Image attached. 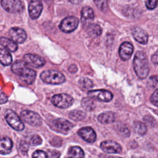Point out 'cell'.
Returning <instances> with one entry per match:
<instances>
[{"label": "cell", "mask_w": 158, "mask_h": 158, "mask_svg": "<svg viewBox=\"0 0 158 158\" xmlns=\"http://www.w3.org/2000/svg\"><path fill=\"white\" fill-rule=\"evenodd\" d=\"M73 99L69 94L62 93L56 94L51 98L52 103L56 107L61 109H67L73 103Z\"/></svg>", "instance_id": "5"}, {"label": "cell", "mask_w": 158, "mask_h": 158, "mask_svg": "<svg viewBox=\"0 0 158 158\" xmlns=\"http://www.w3.org/2000/svg\"><path fill=\"white\" fill-rule=\"evenodd\" d=\"M0 44L4 47L5 49L10 52H15L18 49L17 43L14 42L12 40L5 37L0 38Z\"/></svg>", "instance_id": "19"}, {"label": "cell", "mask_w": 158, "mask_h": 158, "mask_svg": "<svg viewBox=\"0 0 158 158\" xmlns=\"http://www.w3.org/2000/svg\"><path fill=\"white\" fill-rule=\"evenodd\" d=\"M13 143L12 140L4 136H0V154H7L12 151Z\"/></svg>", "instance_id": "17"}, {"label": "cell", "mask_w": 158, "mask_h": 158, "mask_svg": "<svg viewBox=\"0 0 158 158\" xmlns=\"http://www.w3.org/2000/svg\"><path fill=\"white\" fill-rule=\"evenodd\" d=\"M24 62L28 66L33 67H40L45 64L44 59L36 54H26L23 56Z\"/></svg>", "instance_id": "10"}, {"label": "cell", "mask_w": 158, "mask_h": 158, "mask_svg": "<svg viewBox=\"0 0 158 158\" xmlns=\"http://www.w3.org/2000/svg\"><path fill=\"white\" fill-rule=\"evenodd\" d=\"M88 96L92 99L102 102H109L112 100L113 94L109 91L106 89L91 90L88 92Z\"/></svg>", "instance_id": "9"}, {"label": "cell", "mask_w": 158, "mask_h": 158, "mask_svg": "<svg viewBox=\"0 0 158 158\" xmlns=\"http://www.w3.org/2000/svg\"><path fill=\"white\" fill-rule=\"evenodd\" d=\"M151 102L156 106H157L158 104V91L157 89H156L155 91L152 93V94L151 96L150 99Z\"/></svg>", "instance_id": "34"}, {"label": "cell", "mask_w": 158, "mask_h": 158, "mask_svg": "<svg viewBox=\"0 0 158 158\" xmlns=\"http://www.w3.org/2000/svg\"><path fill=\"white\" fill-rule=\"evenodd\" d=\"M77 70H78L77 67L75 65H74V64L70 65L69 66V71L70 73H74L77 72Z\"/></svg>", "instance_id": "37"}, {"label": "cell", "mask_w": 158, "mask_h": 158, "mask_svg": "<svg viewBox=\"0 0 158 158\" xmlns=\"http://www.w3.org/2000/svg\"><path fill=\"white\" fill-rule=\"evenodd\" d=\"M101 149L109 154H118L122 151L121 146L117 142L112 140H106L101 143Z\"/></svg>", "instance_id": "11"}, {"label": "cell", "mask_w": 158, "mask_h": 158, "mask_svg": "<svg viewBox=\"0 0 158 158\" xmlns=\"http://www.w3.org/2000/svg\"><path fill=\"white\" fill-rule=\"evenodd\" d=\"M43 10V4L40 0H31L28 5V12L32 19H38Z\"/></svg>", "instance_id": "12"}, {"label": "cell", "mask_w": 158, "mask_h": 158, "mask_svg": "<svg viewBox=\"0 0 158 158\" xmlns=\"http://www.w3.org/2000/svg\"><path fill=\"white\" fill-rule=\"evenodd\" d=\"M28 146L29 143H28L26 141H22L20 143V149L23 153H26L28 151Z\"/></svg>", "instance_id": "35"}, {"label": "cell", "mask_w": 158, "mask_h": 158, "mask_svg": "<svg viewBox=\"0 0 158 158\" xmlns=\"http://www.w3.org/2000/svg\"><path fill=\"white\" fill-rule=\"evenodd\" d=\"M3 9L10 13H19L23 11L24 6L20 0H1Z\"/></svg>", "instance_id": "6"}, {"label": "cell", "mask_w": 158, "mask_h": 158, "mask_svg": "<svg viewBox=\"0 0 158 158\" xmlns=\"http://www.w3.org/2000/svg\"><path fill=\"white\" fill-rule=\"evenodd\" d=\"M69 2H70L72 4H80L83 0H68Z\"/></svg>", "instance_id": "39"}, {"label": "cell", "mask_w": 158, "mask_h": 158, "mask_svg": "<svg viewBox=\"0 0 158 158\" xmlns=\"http://www.w3.org/2000/svg\"><path fill=\"white\" fill-rule=\"evenodd\" d=\"M5 118L7 123L14 130L17 131H22L24 129V124L19 115L12 110L9 109L6 110Z\"/></svg>", "instance_id": "4"}, {"label": "cell", "mask_w": 158, "mask_h": 158, "mask_svg": "<svg viewBox=\"0 0 158 158\" xmlns=\"http://www.w3.org/2000/svg\"><path fill=\"white\" fill-rule=\"evenodd\" d=\"M53 125L57 131L62 133H67L73 127V125L67 120L59 118L53 121Z\"/></svg>", "instance_id": "15"}, {"label": "cell", "mask_w": 158, "mask_h": 158, "mask_svg": "<svg viewBox=\"0 0 158 158\" xmlns=\"http://www.w3.org/2000/svg\"><path fill=\"white\" fill-rule=\"evenodd\" d=\"M7 101V97L6 95L0 91V104H4Z\"/></svg>", "instance_id": "36"}, {"label": "cell", "mask_w": 158, "mask_h": 158, "mask_svg": "<svg viewBox=\"0 0 158 158\" xmlns=\"http://www.w3.org/2000/svg\"><path fill=\"white\" fill-rule=\"evenodd\" d=\"M134 129L137 133H138L141 135H144L147 131V128H146V125L140 122H135Z\"/></svg>", "instance_id": "27"}, {"label": "cell", "mask_w": 158, "mask_h": 158, "mask_svg": "<svg viewBox=\"0 0 158 158\" xmlns=\"http://www.w3.org/2000/svg\"><path fill=\"white\" fill-rule=\"evenodd\" d=\"M20 116L25 122L31 126L38 127L42 123L41 117L37 113L31 110H24L21 112Z\"/></svg>", "instance_id": "7"}, {"label": "cell", "mask_w": 158, "mask_h": 158, "mask_svg": "<svg viewBox=\"0 0 158 158\" xmlns=\"http://www.w3.org/2000/svg\"><path fill=\"white\" fill-rule=\"evenodd\" d=\"M69 154L71 158H83L85 156L83 149L78 146L71 147L69 150Z\"/></svg>", "instance_id": "24"}, {"label": "cell", "mask_w": 158, "mask_h": 158, "mask_svg": "<svg viewBox=\"0 0 158 158\" xmlns=\"http://www.w3.org/2000/svg\"><path fill=\"white\" fill-rule=\"evenodd\" d=\"M69 158H71V157H69Z\"/></svg>", "instance_id": "41"}, {"label": "cell", "mask_w": 158, "mask_h": 158, "mask_svg": "<svg viewBox=\"0 0 158 158\" xmlns=\"http://www.w3.org/2000/svg\"><path fill=\"white\" fill-rule=\"evenodd\" d=\"M48 157L49 158H59L60 154L59 151L56 150H48Z\"/></svg>", "instance_id": "33"}, {"label": "cell", "mask_w": 158, "mask_h": 158, "mask_svg": "<svg viewBox=\"0 0 158 158\" xmlns=\"http://www.w3.org/2000/svg\"><path fill=\"white\" fill-rule=\"evenodd\" d=\"M69 117L75 121L82 120L85 117V114L81 110H72L69 114Z\"/></svg>", "instance_id": "26"}, {"label": "cell", "mask_w": 158, "mask_h": 158, "mask_svg": "<svg viewBox=\"0 0 158 158\" xmlns=\"http://www.w3.org/2000/svg\"><path fill=\"white\" fill-rule=\"evenodd\" d=\"M97 7L102 12H106L108 9L107 0H94Z\"/></svg>", "instance_id": "29"}, {"label": "cell", "mask_w": 158, "mask_h": 158, "mask_svg": "<svg viewBox=\"0 0 158 158\" xmlns=\"http://www.w3.org/2000/svg\"><path fill=\"white\" fill-rule=\"evenodd\" d=\"M108 158H122V157H115V156H110Z\"/></svg>", "instance_id": "40"}, {"label": "cell", "mask_w": 158, "mask_h": 158, "mask_svg": "<svg viewBox=\"0 0 158 158\" xmlns=\"http://www.w3.org/2000/svg\"><path fill=\"white\" fill-rule=\"evenodd\" d=\"M40 77L45 83L52 85L61 84L65 81V78L62 73L53 70L43 71L41 73Z\"/></svg>", "instance_id": "3"}, {"label": "cell", "mask_w": 158, "mask_h": 158, "mask_svg": "<svg viewBox=\"0 0 158 158\" xmlns=\"http://www.w3.org/2000/svg\"><path fill=\"white\" fill-rule=\"evenodd\" d=\"M9 35L15 43H22L27 38V33L24 30L19 27H12L9 30Z\"/></svg>", "instance_id": "13"}, {"label": "cell", "mask_w": 158, "mask_h": 158, "mask_svg": "<svg viewBox=\"0 0 158 158\" xmlns=\"http://www.w3.org/2000/svg\"><path fill=\"white\" fill-rule=\"evenodd\" d=\"M32 158H48V156L44 151L41 150H36L33 153Z\"/></svg>", "instance_id": "31"}, {"label": "cell", "mask_w": 158, "mask_h": 158, "mask_svg": "<svg viewBox=\"0 0 158 158\" xmlns=\"http://www.w3.org/2000/svg\"><path fill=\"white\" fill-rule=\"evenodd\" d=\"M81 20L83 22H86L91 21L94 19V14L93 9L88 6L83 7L81 10Z\"/></svg>", "instance_id": "22"}, {"label": "cell", "mask_w": 158, "mask_h": 158, "mask_svg": "<svg viewBox=\"0 0 158 158\" xmlns=\"http://www.w3.org/2000/svg\"><path fill=\"white\" fill-rule=\"evenodd\" d=\"M133 52V47L129 42H124L122 43L119 48L118 53L120 58L123 60H128Z\"/></svg>", "instance_id": "16"}, {"label": "cell", "mask_w": 158, "mask_h": 158, "mask_svg": "<svg viewBox=\"0 0 158 158\" xmlns=\"http://www.w3.org/2000/svg\"><path fill=\"white\" fill-rule=\"evenodd\" d=\"M42 143V139L40 136L38 135H33L30 138L29 144L31 146H38L41 144Z\"/></svg>", "instance_id": "30"}, {"label": "cell", "mask_w": 158, "mask_h": 158, "mask_svg": "<svg viewBox=\"0 0 158 158\" xmlns=\"http://www.w3.org/2000/svg\"><path fill=\"white\" fill-rule=\"evenodd\" d=\"M157 0H146V6L148 9L152 10L156 7Z\"/></svg>", "instance_id": "32"}, {"label": "cell", "mask_w": 158, "mask_h": 158, "mask_svg": "<svg viewBox=\"0 0 158 158\" xmlns=\"http://www.w3.org/2000/svg\"><path fill=\"white\" fill-rule=\"evenodd\" d=\"M88 34L91 37H97L101 35L102 29L101 27L97 24H90L87 28Z\"/></svg>", "instance_id": "23"}, {"label": "cell", "mask_w": 158, "mask_h": 158, "mask_svg": "<svg viewBox=\"0 0 158 158\" xmlns=\"http://www.w3.org/2000/svg\"><path fill=\"white\" fill-rule=\"evenodd\" d=\"M78 23L79 21L77 17L73 16L67 17L61 21L59 28L65 33H70L77 28Z\"/></svg>", "instance_id": "8"}, {"label": "cell", "mask_w": 158, "mask_h": 158, "mask_svg": "<svg viewBox=\"0 0 158 158\" xmlns=\"http://www.w3.org/2000/svg\"><path fill=\"white\" fill-rule=\"evenodd\" d=\"M132 35L135 40L137 41L138 43L143 44H145L148 43V35L146 33V32L141 28H134L132 31Z\"/></svg>", "instance_id": "18"}, {"label": "cell", "mask_w": 158, "mask_h": 158, "mask_svg": "<svg viewBox=\"0 0 158 158\" xmlns=\"http://www.w3.org/2000/svg\"><path fill=\"white\" fill-rule=\"evenodd\" d=\"M78 83L80 86L85 89H89L93 87V83L92 81L86 77L81 78L78 81Z\"/></svg>", "instance_id": "28"}, {"label": "cell", "mask_w": 158, "mask_h": 158, "mask_svg": "<svg viewBox=\"0 0 158 158\" xmlns=\"http://www.w3.org/2000/svg\"><path fill=\"white\" fill-rule=\"evenodd\" d=\"M12 72L17 75L20 80L27 84L30 85L33 83L36 78V72L28 67L27 64L22 60H17L14 62L11 67Z\"/></svg>", "instance_id": "1"}, {"label": "cell", "mask_w": 158, "mask_h": 158, "mask_svg": "<svg viewBox=\"0 0 158 158\" xmlns=\"http://www.w3.org/2000/svg\"><path fill=\"white\" fill-rule=\"evenodd\" d=\"M115 114L112 112H106L101 114L98 117V121L103 124L110 123L115 121Z\"/></svg>", "instance_id": "20"}, {"label": "cell", "mask_w": 158, "mask_h": 158, "mask_svg": "<svg viewBox=\"0 0 158 158\" xmlns=\"http://www.w3.org/2000/svg\"><path fill=\"white\" fill-rule=\"evenodd\" d=\"M157 52H156L155 54L154 55H152V57H151V60L152 62H154V64H157Z\"/></svg>", "instance_id": "38"}, {"label": "cell", "mask_w": 158, "mask_h": 158, "mask_svg": "<svg viewBox=\"0 0 158 158\" xmlns=\"http://www.w3.org/2000/svg\"><path fill=\"white\" fill-rule=\"evenodd\" d=\"M12 57L7 50L4 48H0V63L3 65H9L12 63Z\"/></svg>", "instance_id": "21"}, {"label": "cell", "mask_w": 158, "mask_h": 158, "mask_svg": "<svg viewBox=\"0 0 158 158\" xmlns=\"http://www.w3.org/2000/svg\"><path fill=\"white\" fill-rule=\"evenodd\" d=\"M78 135L88 143H94L96 139V135L94 130L90 127H85L78 131Z\"/></svg>", "instance_id": "14"}, {"label": "cell", "mask_w": 158, "mask_h": 158, "mask_svg": "<svg viewBox=\"0 0 158 158\" xmlns=\"http://www.w3.org/2000/svg\"><path fill=\"white\" fill-rule=\"evenodd\" d=\"M81 106L87 111H92L95 107V104L93 101L90 98H83L81 102Z\"/></svg>", "instance_id": "25"}, {"label": "cell", "mask_w": 158, "mask_h": 158, "mask_svg": "<svg viewBox=\"0 0 158 158\" xmlns=\"http://www.w3.org/2000/svg\"><path fill=\"white\" fill-rule=\"evenodd\" d=\"M133 68L137 77L140 79L146 78L149 73V63L146 54L138 51L133 59Z\"/></svg>", "instance_id": "2"}]
</instances>
